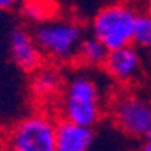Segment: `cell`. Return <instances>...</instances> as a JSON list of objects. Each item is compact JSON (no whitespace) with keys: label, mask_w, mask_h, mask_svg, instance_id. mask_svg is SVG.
Instances as JSON below:
<instances>
[{"label":"cell","mask_w":151,"mask_h":151,"mask_svg":"<svg viewBox=\"0 0 151 151\" xmlns=\"http://www.w3.org/2000/svg\"><path fill=\"white\" fill-rule=\"evenodd\" d=\"M108 106L106 86L93 70L81 67L63 81L58 96V113L62 118L95 128L106 116Z\"/></svg>","instance_id":"6da1fadb"},{"label":"cell","mask_w":151,"mask_h":151,"mask_svg":"<svg viewBox=\"0 0 151 151\" xmlns=\"http://www.w3.org/2000/svg\"><path fill=\"white\" fill-rule=\"evenodd\" d=\"M85 35V27L78 20L57 15L37 23L33 28V37L43 57L55 63L75 62Z\"/></svg>","instance_id":"7a4b0ae2"},{"label":"cell","mask_w":151,"mask_h":151,"mask_svg":"<svg viewBox=\"0 0 151 151\" xmlns=\"http://www.w3.org/2000/svg\"><path fill=\"white\" fill-rule=\"evenodd\" d=\"M108 115L123 136L141 141L151 126V91L123 88L110 100Z\"/></svg>","instance_id":"3957f363"},{"label":"cell","mask_w":151,"mask_h":151,"mask_svg":"<svg viewBox=\"0 0 151 151\" xmlns=\"http://www.w3.org/2000/svg\"><path fill=\"white\" fill-rule=\"evenodd\" d=\"M139 10L128 2H111L103 5L90 22V33L108 50H116L133 42V30Z\"/></svg>","instance_id":"277c9868"},{"label":"cell","mask_w":151,"mask_h":151,"mask_svg":"<svg viewBox=\"0 0 151 151\" xmlns=\"http://www.w3.org/2000/svg\"><path fill=\"white\" fill-rule=\"evenodd\" d=\"M57 120L45 111L23 116L4 136V148L14 151H55Z\"/></svg>","instance_id":"5b68a950"},{"label":"cell","mask_w":151,"mask_h":151,"mask_svg":"<svg viewBox=\"0 0 151 151\" xmlns=\"http://www.w3.org/2000/svg\"><path fill=\"white\" fill-rule=\"evenodd\" d=\"M103 73L116 86L131 88L145 75V57L133 43L111 50L103 65Z\"/></svg>","instance_id":"8992f818"},{"label":"cell","mask_w":151,"mask_h":151,"mask_svg":"<svg viewBox=\"0 0 151 151\" xmlns=\"http://www.w3.org/2000/svg\"><path fill=\"white\" fill-rule=\"evenodd\" d=\"M9 55L15 67L25 73H33L43 63V53L37 43L33 32L25 27H15L9 35Z\"/></svg>","instance_id":"52a82bcc"},{"label":"cell","mask_w":151,"mask_h":151,"mask_svg":"<svg viewBox=\"0 0 151 151\" xmlns=\"http://www.w3.org/2000/svg\"><path fill=\"white\" fill-rule=\"evenodd\" d=\"M95 145V131L91 126L70 120L57 121L55 128V150L57 151H86Z\"/></svg>","instance_id":"ba28073f"},{"label":"cell","mask_w":151,"mask_h":151,"mask_svg":"<svg viewBox=\"0 0 151 151\" xmlns=\"http://www.w3.org/2000/svg\"><path fill=\"white\" fill-rule=\"evenodd\" d=\"M63 76L53 67H40L37 68L30 80V95L37 101L47 103L53 101L60 96L63 88Z\"/></svg>","instance_id":"9c48e42d"},{"label":"cell","mask_w":151,"mask_h":151,"mask_svg":"<svg viewBox=\"0 0 151 151\" xmlns=\"http://www.w3.org/2000/svg\"><path fill=\"white\" fill-rule=\"evenodd\" d=\"M108 53H110V50L98 40L96 37L90 33V35H85V38L81 40L75 62H78L83 68L100 70L106 62Z\"/></svg>","instance_id":"30bf717a"},{"label":"cell","mask_w":151,"mask_h":151,"mask_svg":"<svg viewBox=\"0 0 151 151\" xmlns=\"http://www.w3.org/2000/svg\"><path fill=\"white\" fill-rule=\"evenodd\" d=\"M20 15L28 23H40L47 18L53 17V5L47 0H25L20 7Z\"/></svg>","instance_id":"8fae6325"},{"label":"cell","mask_w":151,"mask_h":151,"mask_svg":"<svg viewBox=\"0 0 151 151\" xmlns=\"http://www.w3.org/2000/svg\"><path fill=\"white\" fill-rule=\"evenodd\" d=\"M131 43L143 53H151V15L146 10L138 14Z\"/></svg>","instance_id":"7c38bea8"},{"label":"cell","mask_w":151,"mask_h":151,"mask_svg":"<svg viewBox=\"0 0 151 151\" xmlns=\"http://www.w3.org/2000/svg\"><path fill=\"white\" fill-rule=\"evenodd\" d=\"M18 4V0H0V12H9V10L15 9Z\"/></svg>","instance_id":"4fadbf2b"},{"label":"cell","mask_w":151,"mask_h":151,"mask_svg":"<svg viewBox=\"0 0 151 151\" xmlns=\"http://www.w3.org/2000/svg\"><path fill=\"white\" fill-rule=\"evenodd\" d=\"M141 148L145 151H151V126H150V129H148L146 136L141 139Z\"/></svg>","instance_id":"5bb4252c"},{"label":"cell","mask_w":151,"mask_h":151,"mask_svg":"<svg viewBox=\"0 0 151 151\" xmlns=\"http://www.w3.org/2000/svg\"><path fill=\"white\" fill-rule=\"evenodd\" d=\"M146 12L151 15V0H146Z\"/></svg>","instance_id":"9a60e30c"}]
</instances>
